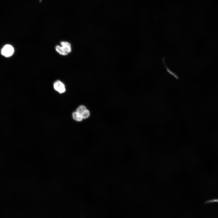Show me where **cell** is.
Segmentation results:
<instances>
[{"label": "cell", "mask_w": 218, "mask_h": 218, "mask_svg": "<svg viewBox=\"0 0 218 218\" xmlns=\"http://www.w3.org/2000/svg\"><path fill=\"white\" fill-rule=\"evenodd\" d=\"M89 112L88 110H85L82 114V116L83 118H87L88 117L89 115Z\"/></svg>", "instance_id": "cell-8"}, {"label": "cell", "mask_w": 218, "mask_h": 218, "mask_svg": "<svg viewBox=\"0 0 218 218\" xmlns=\"http://www.w3.org/2000/svg\"><path fill=\"white\" fill-rule=\"evenodd\" d=\"M14 51L13 47L10 45H6L4 46L1 50L2 55L6 57H9L12 56Z\"/></svg>", "instance_id": "cell-1"}, {"label": "cell", "mask_w": 218, "mask_h": 218, "mask_svg": "<svg viewBox=\"0 0 218 218\" xmlns=\"http://www.w3.org/2000/svg\"><path fill=\"white\" fill-rule=\"evenodd\" d=\"M73 117L74 119L78 121H81L83 118L81 114L77 112H74L73 114Z\"/></svg>", "instance_id": "cell-6"}, {"label": "cell", "mask_w": 218, "mask_h": 218, "mask_svg": "<svg viewBox=\"0 0 218 218\" xmlns=\"http://www.w3.org/2000/svg\"><path fill=\"white\" fill-rule=\"evenodd\" d=\"M60 44L61 46L68 53L71 52V46L69 42L66 41H62L61 42Z\"/></svg>", "instance_id": "cell-3"}, {"label": "cell", "mask_w": 218, "mask_h": 218, "mask_svg": "<svg viewBox=\"0 0 218 218\" xmlns=\"http://www.w3.org/2000/svg\"><path fill=\"white\" fill-rule=\"evenodd\" d=\"M53 87L55 90L60 93H62L65 91V87L64 84L60 80H58L54 82Z\"/></svg>", "instance_id": "cell-2"}, {"label": "cell", "mask_w": 218, "mask_h": 218, "mask_svg": "<svg viewBox=\"0 0 218 218\" xmlns=\"http://www.w3.org/2000/svg\"><path fill=\"white\" fill-rule=\"evenodd\" d=\"M86 110V107L84 106H81L78 107L77 109V112L82 114Z\"/></svg>", "instance_id": "cell-7"}, {"label": "cell", "mask_w": 218, "mask_h": 218, "mask_svg": "<svg viewBox=\"0 0 218 218\" xmlns=\"http://www.w3.org/2000/svg\"><path fill=\"white\" fill-rule=\"evenodd\" d=\"M55 50L57 52L60 54L62 55H66L68 53L66 51L64 48L61 46L58 45H56L55 48Z\"/></svg>", "instance_id": "cell-5"}, {"label": "cell", "mask_w": 218, "mask_h": 218, "mask_svg": "<svg viewBox=\"0 0 218 218\" xmlns=\"http://www.w3.org/2000/svg\"><path fill=\"white\" fill-rule=\"evenodd\" d=\"M162 61L163 63V64L165 67L167 72L171 75H172L174 77H175V78L176 79H178L179 78V77H178V76L173 72L171 70H170L166 65L164 57L163 58Z\"/></svg>", "instance_id": "cell-4"}]
</instances>
